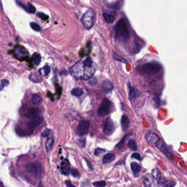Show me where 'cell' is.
Here are the masks:
<instances>
[{
  "label": "cell",
  "instance_id": "cell-26",
  "mask_svg": "<svg viewBox=\"0 0 187 187\" xmlns=\"http://www.w3.org/2000/svg\"><path fill=\"white\" fill-rule=\"evenodd\" d=\"M33 64L36 66H38L40 64L41 62V56L38 53H34L32 58Z\"/></svg>",
  "mask_w": 187,
  "mask_h": 187
},
{
  "label": "cell",
  "instance_id": "cell-19",
  "mask_svg": "<svg viewBox=\"0 0 187 187\" xmlns=\"http://www.w3.org/2000/svg\"><path fill=\"white\" fill-rule=\"evenodd\" d=\"M130 123V120L128 119V116H126L125 115H122V117H121V127H122L123 130H126L128 128H129Z\"/></svg>",
  "mask_w": 187,
  "mask_h": 187
},
{
  "label": "cell",
  "instance_id": "cell-12",
  "mask_svg": "<svg viewBox=\"0 0 187 187\" xmlns=\"http://www.w3.org/2000/svg\"><path fill=\"white\" fill-rule=\"evenodd\" d=\"M60 171L65 176H68L70 173V165L67 159H65L61 163Z\"/></svg>",
  "mask_w": 187,
  "mask_h": 187
},
{
  "label": "cell",
  "instance_id": "cell-33",
  "mask_svg": "<svg viewBox=\"0 0 187 187\" xmlns=\"http://www.w3.org/2000/svg\"><path fill=\"white\" fill-rule=\"evenodd\" d=\"M93 185L95 187H104L106 185V182L104 181L95 182L93 183Z\"/></svg>",
  "mask_w": 187,
  "mask_h": 187
},
{
  "label": "cell",
  "instance_id": "cell-21",
  "mask_svg": "<svg viewBox=\"0 0 187 187\" xmlns=\"http://www.w3.org/2000/svg\"><path fill=\"white\" fill-rule=\"evenodd\" d=\"M131 168L135 174H139L142 170L141 166L136 162H132L131 164Z\"/></svg>",
  "mask_w": 187,
  "mask_h": 187
},
{
  "label": "cell",
  "instance_id": "cell-29",
  "mask_svg": "<svg viewBox=\"0 0 187 187\" xmlns=\"http://www.w3.org/2000/svg\"><path fill=\"white\" fill-rule=\"evenodd\" d=\"M113 58H114V59L115 60L119 61V62H120L124 63L127 62L126 59H125L124 58L120 56L119 55L117 54L115 52H113Z\"/></svg>",
  "mask_w": 187,
  "mask_h": 187
},
{
  "label": "cell",
  "instance_id": "cell-15",
  "mask_svg": "<svg viewBox=\"0 0 187 187\" xmlns=\"http://www.w3.org/2000/svg\"><path fill=\"white\" fill-rule=\"evenodd\" d=\"M40 113V110L38 108H31L27 111L26 117L29 119L32 120L38 117Z\"/></svg>",
  "mask_w": 187,
  "mask_h": 187
},
{
  "label": "cell",
  "instance_id": "cell-34",
  "mask_svg": "<svg viewBox=\"0 0 187 187\" xmlns=\"http://www.w3.org/2000/svg\"><path fill=\"white\" fill-rule=\"evenodd\" d=\"M27 9L29 13H35L36 12V8L34 7V5H32L30 3H28V5H27Z\"/></svg>",
  "mask_w": 187,
  "mask_h": 187
},
{
  "label": "cell",
  "instance_id": "cell-24",
  "mask_svg": "<svg viewBox=\"0 0 187 187\" xmlns=\"http://www.w3.org/2000/svg\"><path fill=\"white\" fill-rule=\"evenodd\" d=\"M32 102L35 106H38L42 102V97L41 95L38 94H34L32 96Z\"/></svg>",
  "mask_w": 187,
  "mask_h": 187
},
{
  "label": "cell",
  "instance_id": "cell-3",
  "mask_svg": "<svg viewBox=\"0 0 187 187\" xmlns=\"http://www.w3.org/2000/svg\"><path fill=\"white\" fill-rule=\"evenodd\" d=\"M161 66L157 62L148 63L137 67V70L142 75H152L158 73Z\"/></svg>",
  "mask_w": 187,
  "mask_h": 187
},
{
  "label": "cell",
  "instance_id": "cell-35",
  "mask_svg": "<svg viewBox=\"0 0 187 187\" xmlns=\"http://www.w3.org/2000/svg\"><path fill=\"white\" fill-rule=\"evenodd\" d=\"M71 174L73 176L75 177V178H79L80 177V174L79 171L76 169H75V168L72 169L71 170Z\"/></svg>",
  "mask_w": 187,
  "mask_h": 187
},
{
  "label": "cell",
  "instance_id": "cell-32",
  "mask_svg": "<svg viewBox=\"0 0 187 187\" xmlns=\"http://www.w3.org/2000/svg\"><path fill=\"white\" fill-rule=\"evenodd\" d=\"M36 15L37 16L40 18L42 20H44V21H46L49 18V16L47 15L46 14L44 13L43 12H38V13H36Z\"/></svg>",
  "mask_w": 187,
  "mask_h": 187
},
{
  "label": "cell",
  "instance_id": "cell-39",
  "mask_svg": "<svg viewBox=\"0 0 187 187\" xmlns=\"http://www.w3.org/2000/svg\"><path fill=\"white\" fill-rule=\"evenodd\" d=\"M16 3H17V5L20 6V7H22V8H23L24 9H25V11H27V12H29V11H28V9H27V7H26V6H25L24 4L23 3H22V2H20V1H16Z\"/></svg>",
  "mask_w": 187,
  "mask_h": 187
},
{
  "label": "cell",
  "instance_id": "cell-7",
  "mask_svg": "<svg viewBox=\"0 0 187 187\" xmlns=\"http://www.w3.org/2000/svg\"><path fill=\"white\" fill-rule=\"evenodd\" d=\"M152 174L157 179L159 185L163 187H174L175 183L171 181H167L162 177L160 171L157 168H155L152 171Z\"/></svg>",
  "mask_w": 187,
  "mask_h": 187
},
{
  "label": "cell",
  "instance_id": "cell-10",
  "mask_svg": "<svg viewBox=\"0 0 187 187\" xmlns=\"http://www.w3.org/2000/svg\"><path fill=\"white\" fill-rule=\"evenodd\" d=\"M146 138L149 145L155 147L156 146L158 142L160 140V138L158 137L156 134L150 130L146 131Z\"/></svg>",
  "mask_w": 187,
  "mask_h": 187
},
{
  "label": "cell",
  "instance_id": "cell-5",
  "mask_svg": "<svg viewBox=\"0 0 187 187\" xmlns=\"http://www.w3.org/2000/svg\"><path fill=\"white\" fill-rule=\"evenodd\" d=\"M82 20L85 27L87 30H90L95 24V12L91 9L87 10L82 16Z\"/></svg>",
  "mask_w": 187,
  "mask_h": 187
},
{
  "label": "cell",
  "instance_id": "cell-42",
  "mask_svg": "<svg viewBox=\"0 0 187 187\" xmlns=\"http://www.w3.org/2000/svg\"><path fill=\"white\" fill-rule=\"evenodd\" d=\"M109 8H114V9H119V8H120V7L117 4H113V5H108Z\"/></svg>",
  "mask_w": 187,
  "mask_h": 187
},
{
  "label": "cell",
  "instance_id": "cell-30",
  "mask_svg": "<svg viewBox=\"0 0 187 187\" xmlns=\"http://www.w3.org/2000/svg\"><path fill=\"white\" fill-rule=\"evenodd\" d=\"M128 146L131 150H134V151H135L137 149V145L136 143V142L133 139H131L129 141V142L128 143Z\"/></svg>",
  "mask_w": 187,
  "mask_h": 187
},
{
  "label": "cell",
  "instance_id": "cell-17",
  "mask_svg": "<svg viewBox=\"0 0 187 187\" xmlns=\"http://www.w3.org/2000/svg\"><path fill=\"white\" fill-rule=\"evenodd\" d=\"M16 54L18 58H25L28 56V52L27 51L22 47H16Z\"/></svg>",
  "mask_w": 187,
  "mask_h": 187
},
{
  "label": "cell",
  "instance_id": "cell-37",
  "mask_svg": "<svg viewBox=\"0 0 187 187\" xmlns=\"http://www.w3.org/2000/svg\"><path fill=\"white\" fill-rule=\"evenodd\" d=\"M51 132V130L50 129H46L43 131V132L42 133V137H46L47 136H49V135Z\"/></svg>",
  "mask_w": 187,
  "mask_h": 187
},
{
  "label": "cell",
  "instance_id": "cell-2",
  "mask_svg": "<svg viewBox=\"0 0 187 187\" xmlns=\"http://www.w3.org/2000/svg\"><path fill=\"white\" fill-rule=\"evenodd\" d=\"M130 29L125 18L120 19L115 27V39L120 42H125L130 38Z\"/></svg>",
  "mask_w": 187,
  "mask_h": 187
},
{
  "label": "cell",
  "instance_id": "cell-13",
  "mask_svg": "<svg viewBox=\"0 0 187 187\" xmlns=\"http://www.w3.org/2000/svg\"><path fill=\"white\" fill-rule=\"evenodd\" d=\"M128 99L131 102H133L135 101L138 96L137 91L135 87L132 86L130 83H128Z\"/></svg>",
  "mask_w": 187,
  "mask_h": 187
},
{
  "label": "cell",
  "instance_id": "cell-18",
  "mask_svg": "<svg viewBox=\"0 0 187 187\" xmlns=\"http://www.w3.org/2000/svg\"><path fill=\"white\" fill-rule=\"evenodd\" d=\"M42 121H43L42 117H36L35 119L31 120V121L27 124V125H29L30 128H31L34 129V128L38 126V125H40Z\"/></svg>",
  "mask_w": 187,
  "mask_h": 187
},
{
  "label": "cell",
  "instance_id": "cell-8",
  "mask_svg": "<svg viewBox=\"0 0 187 187\" xmlns=\"http://www.w3.org/2000/svg\"><path fill=\"white\" fill-rule=\"evenodd\" d=\"M144 185L146 187H159V183L157 179L152 174H148L143 178Z\"/></svg>",
  "mask_w": 187,
  "mask_h": 187
},
{
  "label": "cell",
  "instance_id": "cell-38",
  "mask_svg": "<svg viewBox=\"0 0 187 187\" xmlns=\"http://www.w3.org/2000/svg\"><path fill=\"white\" fill-rule=\"evenodd\" d=\"M131 157L135 158V159H137V160H139V161H141V160H142V157H141V155L139 154L138 153H133V154H132Z\"/></svg>",
  "mask_w": 187,
  "mask_h": 187
},
{
  "label": "cell",
  "instance_id": "cell-9",
  "mask_svg": "<svg viewBox=\"0 0 187 187\" xmlns=\"http://www.w3.org/2000/svg\"><path fill=\"white\" fill-rule=\"evenodd\" d=\"M90 122L87 120H82L79 122L76 133L79 136H84L86 135L90 128Z\"/></svg>",
  "mask_w": 187,
  "mask_h": 187
},
{
  "label": "cell",
  "instance_id": "cell-31",
  "mask_svg": "<svg viewBox=\"0 0 187 187\" xmlns=\"http://www.w3.org/2000/svg\"><path fill=\"white\" fill-rule=\"evenodd\" d=\"M30 27L32 28V29L35 30L36 31H40L41 30V27L38 24L34 23V22H31L30 24Z\"/></svg>",
  "mask_w": 187,
  "mask_h": 187
},
{
  "label": "cell",
  "instance_id": "cell-6",
  "mask_svg": "<svg viewBox=\"0 0 187 187\" xmlns=\"http://www.w3.org/2000/svg\"><path fill=\"white\" fill-rule=\"evenodd\" d=\"M25 170L27 173L36 178H40L41 175L42 167L39 163H29L25 165Z\"/></svg>",
  "mask_w": 187,
  "mask_h": 187
},
{
  "label": "cell",
  "instance_id": "cell-43",
  "mask_svg": "<svg viewBox=\"0 0 187 187\" xmlns=\"http://www.w3.org/2000/svg\"><path fill=\"white\" fill-rule=\"evenodd\" d=\"M86 161L87 162V164H88V166L89 168H91V164H90V162H89V161L87 160V159H86Z\"/></svg>",
  "mask_w": 187,
  "mask_h": 187
},
{
  "label": "cell",
  "instance_id": "cell-28",
  "mask_svg": "<svg viewBox=\"0 0 187 187\" xmlns=\"http://www.w3.org/2000/svg\"><path fill=\"white\" fill-rule=\"evenodd\" d=\"M54 140L53 138H49L47 139L46 143V148L47 152H49L52 148L53 147V146L54 144Z\"/></svg>",
  "mask_w": 187,
  "mask_h": 187
},
{
  "label": "cell",
  "instance_id": "cell-41",
  "mask_svg": "<svg viewBox=\"0 0 187 187\" xmlns=\"http://www.w3.org/2000/svg\"><path fill=\"white\" fill-rule=\"evenodd\" d=\"M65 184L67 187H76V186L73 185L70 181H66L65 182Z\"/></svg>",
  "mask_w": 187,
  "mask_h": 187
},
{
  "label": "cell",
  "instance_id": "cell-1",
  "mask_svg": "<svg viewBox=\"0 0 187 187\" xmlns=\"http://www.w3.org/2000/svg\"><path fill=\"white\" fill-rule=\"evenodd\" d=\"M97 65L90 57L84 60H79L70 68L71 76L77 80H88L91 79L95 73Z\"/></svg>",
  "mask_w": 187,
  "mask_h": 187
},
{
  "label": "cell",
  "instance_id": "cell-36",
  "mask_svg": "<svg viewBox=\"0 0 187 187\" xmlns=\"http://www.w3.org/2000/svg\"><path fill=\"white\" fill-rule=\"evenodd\" d=\"M8 84H9V82L7 80H5V79L2 80L1 81V90L2 91L3 89V88L7 86Z\"/></svg>",
  "mask_w": 187,
  "mask_h": 187
},
{
  "label": "cell",
  "instance_id": "cell-23",
  "mask_svg": "<svg viewBox=\"0 0 187 187\" xmlns=\"http://www.w3.org/2000/svg\"><path fill=\"white\" fill-rule=\"evenodd\" d=\"M51 71V68L49 65H45L44 67L38 69V72L42 76H46L49 75Z\"/></svg>",
  "mask_w": 187,
  "mask_h": 187
},
{
  "label": "cell",
  "instance_id": "cell-11",
  "mask_svg": "<svg viewBox=\"0 0 187 187\" xmlns=\"http://www.w3.org/2000/svg\"><path fill=\"white\" fill-rule=\"evenodd\" d=\"M115 131V125L112 120L108 117L105 121L103 126V132L106 135L110 136L112 135Z\"/></svg>",
  "mask_w": 187,
  "mask_h": 187
},
{
  "label": "cell",
  "instance_id": "cell-27",
  "mask_svg": "<svg viewBox=\"0 0 187 187\" xmlns=\"http://www.w3.org/2000/svg\"><path fill=\"white\" fill-rule=\"evenodd\" d=\"M83 93H84V91L80 88H75L71 91V95L76 97H79L81 96L82 95H83Z\"/></svg>",
  "mask_w": 187,
  "mask_h": 187
},
{
  "label": "cell",
  "instance_id": "cell-16",
  "mask_svg": "<svg viewBox=\"0 0 187 187\" xmlns=\"http://www.w3.org/2000/svg\"><path fill=\"white\" fill-rule=\"evenodd\" d=\"M156 147L159 149L160 151L163 153L164 154H165L167 156H168V157H170V152L168 151V149H167L165 144L164 143V142L161 139H160L159 142H158V143L156 145Z\"/></svg>",
  "mask_w": 187,
  "mask_h": 187
},
{
  "label": "cell",
  "instance_id": "cell-22",
  "mask_svg": "<svg viewBox=\"0 0 187 187\" xmlns=\"http://www.w3.org/2000/svg\"><path fill=\"white\" fill-rule=\"evenodd\" d=\"M103 16L106 22L108 23H113L115 20V16L113 14L104 13Z\"/></svg>",
  "mask_w": 187,
  "mask_h": 187
},
{
  "label": "cell",
  "instance_id": "cell-4",
  "mask_svg": "<svg viewBox=\"0 0 187 187\" xmlns=\"http://www.w3.org/2000/svg\"><path fill=\"white\" fill-rule=\"evenodd\" d=\"M113 108V104L111 101L108 98H104L98 110V116L99 117H105L112 112Z\"/></svg>",
  "mask_w": 187,
  "mask_h": 187
},
{
  "label": "cell",
  "instance_id": "cell-20",
  "mask_svg": "<svg viewBox=\"0 0 187 187\" xmlns=\"http://www.w3.org/2000/svg\"><path fill=\"white\" fill-rule=\"evenodd\" d=\"M115 155L112 153L106 154L104 156L103 158V163L105 164L111 163L115 159Z\"/></svg>",
  "mask_w": 187,
  "mask_h": 187
},
{
  "label": "cell",
  "instance_id": "cell-25",
  "mask_svg": "<svg viewBox=\"0 0 187 187\" xmlns=\"http://www.w3.org/2000/svg\"><path fill=\"white\" fill-rule=\"evenodd\" d=\"M29 79L31 81L35 82V83H39L42 81V78L40 76H38V75L35 73H31L29 75Z\"/></svg>",
  "mask_w": 187,
  "mask_h": 187
},
{
  "label": "cell",
  "instance_id": "cell-14",
  "mask_svg": "<svg viewBox=\"0 0 187 187\" xmlns=\"http://www.w3.org/2000/svg\"><path fill=\"white\" fill-rule=\"evenodd\" d=\"M102 88L104 92L106 93H108L114 90V87L111 82L108 80H106L103 81L102 85Z\"/></svg>",
  "mask_w": 187,
  "mask_h": 187
},
{
  "label": "cell",
  "instance_id": "cell-40",
  "mask_svg": "<svg viewBox=\"0 0 187 187\" xmlns=\"http://www.w3.org/2000/svg\"><path fill=\"white\" fill-rule=\"evenodd\" d=\"M103 151H104L103 149L98 148L97 149H95V155H96V156H99V155H100L102 154V153H103Z\"/></svg>",
  "mask_w": 187,
  "mask_h": 187
}]
</instances>
